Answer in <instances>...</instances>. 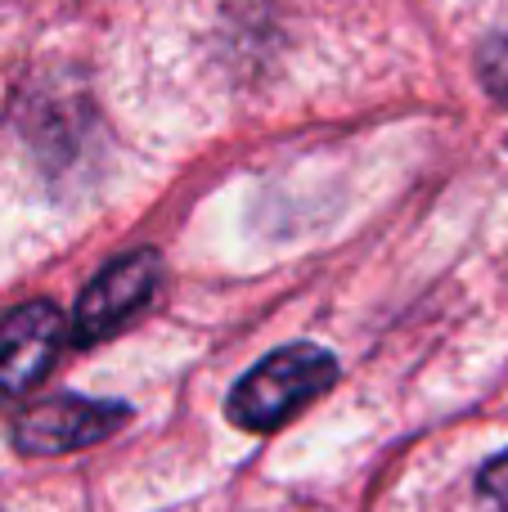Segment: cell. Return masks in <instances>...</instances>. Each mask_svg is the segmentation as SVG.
<instances>
[{"label":"cell","instance_id":"6da1fadb","mask_svg":"<svg viewBox=\"0 0 508 512\" xmlns=\"http://www.w3.org/2000/svg\"><path fill=\"white\" fill-rule=\"evenodd\" d=\"M333 378H338V364L329 351L311 342L284 346L239 378V387L230 391V418L248 432H275L302 405H311Z\"/></svg>","mask_w":508,"mask_h":512},{"label":"cell","instance_id":"7a4b0ae2","mask_svg":"<svg viewBox=\"0 0 508 512\" xmlns=\"http://www.w3.org/2000/svg\"><path fill=\"white\" fill-rule=\"evenodd\" d=\"M158 279H162V261H158V252H149V248L126 252V256H117L113 265H104V270L95 274V283H90L77 301L72 342L95 346V342H104L108 333H117L135 310L149 306Z\"/></svg>","mask_w":508,"mask_h":512},{"label":"cell","instance_id":"3957f363","mask_svg":"<svg viewBox=\"0 0 508 512\" xmlns=\"http://www.w3.org/2000/svg\"><path fill=\"white\" fill-rule=\"evenodd\" d=\"M126 423V405H104V400L81 396H54L32 405L14 423V445L23 454H68L81 445L104 441L108 432Z\"/></svg>","mask_w":508,"mask_h":512},{"label":"cell","instance_id":"277c9868","mask_svg":"<svg viewBox=\"0 0 508 512\" xmlns=\"http://www.w3.org/2000/svg\"><path fill=\"white\" fill-rule=\"evenodd\" d=\"M63 346V315L50 301H27L0 324V400H14L45 378Z\"/></svg>","mask_w":508,"mask_h":512},{"label":"cell","instance_id":"5b68a950","mask_svg":"<svg viewBox=\"0 0 508 512\" xmlns=\"http://www.w3.org/2000/svg\"><path fill=\"white\" fill-rule=\"evenodd\" d=\"M477 495H482L486 512H508V454H500V459H491L482 468Z\"/></svg>","mask_w":508,"mask_h":512},{"label":"cell","instance_id":"8992f818","mask_svg":"<svg viewBox=\"0 0 508 512\" xmlns=\"http://www.w3.org/2000/svg\"><path fill=\"white\" fill-rule=\"evenodd\" d=\"M482 81L491 86V95L508 99V32L495 36V41L482 50Z\"/></svg>","mask_w":508,"mask_h":512}]
</instances>
